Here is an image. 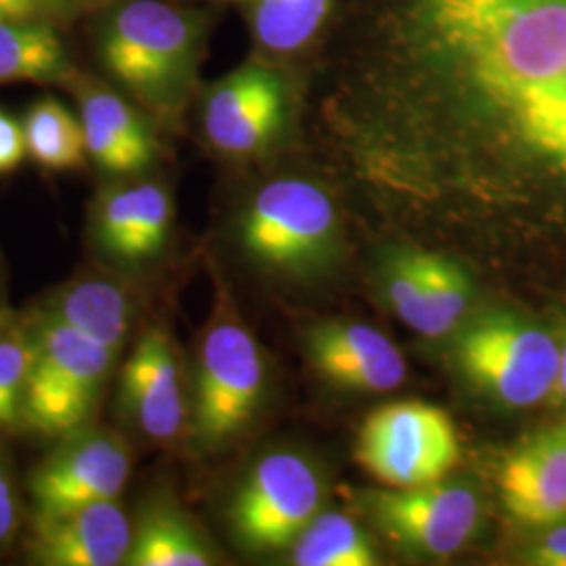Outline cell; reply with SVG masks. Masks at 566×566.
<instances>
[{
    "label": "cell",
    "instance_id": "6da1fadb",
    "mask_svg": "<svg viewBox=\"0 0 566 566\" xmlns=\"http://www.w3.org/2000/svg\"><path fill=\"white\" fill-rule=\"evenodd\" d=\"M202 41L198 13L163 0H128L102 21L97 53L105 72L137 99L172 109L191 86Z\"/></svg>",
    "mask_w": 566,
    "mask_h": 566
},
{
    "label": "cell",
    "instance_id": "7a4b0ae2",
    "mask_svg": "<svg viewBox=\"0 0 566 566\" xmlns=\"http://www.w3.org/2000/svg\"><path fill=\"white\" fill-rule=\"evenodd\" d=\"M34 340L21 418L41 434H74L91 420L118 355L49 315Z\"/></svg>",
    "mask_w": 566,
    "mask_h": 566
},
{
    "label": "cell",
    "instance_id": "3957f363",
    "mask_svg": "<svg viewBox=\"0 0 566 566\" xmlns=\"http://www.w3.org/2000/svg\"><path fill=\"white\" fill-rule=\"evenodd\" d=\"M465 376L510 407H531L556 388L560 346L535 325L514 317H486L468 327L458 343Z\"/></svg>",
    "mask_w": 566,
    "mask_h": 566
},
{
    "label": "cell",
    "instance_id": "277c9868",
    "mask_svg": "<svg viewBox=\"0 0 566 566\" xmlns=\"http://www.w3.org/2000/svg\"><path fill=\"white\" fill-rule=\"evenodd\" d=\"M460 458L455 426L443 409L420 401L386 405L364 422L357 460L395 489L439 483Z\"/></svg>",
    "mask_w": 566,
    "mask_h": 566
},
{
    "label": "cell",
    "instance_id": "5b68a950",
    "mask_svg": "<svg viewBox=\"0 0 566 566\" xmlns=\"http://www.w3.org/2000/svg\"><path fill=\"white\" fill-rule=\"evenodd\" d=\"M263 355L240 322L227 319L206 334L198 365L193 432L202 446L235 437L261 403Z\"/></svg>",
    "mask_w": 566,
    "mask_h": 566
},
{
    "label": "cell",
    "instance_id": "8992f818",
    "mask_svg": "<svg viewBox=\"0 0 566 566\" xmlns=\"http://www.w3.org/2000/svg\"><path fill=\"white\" fill-rule=\"evenodd\" d=\"M336 212L324 189L308 181L269 182L248 206L242 243L256 263L294 269L317 259L334 235Z\"/></svg>",
    "mask_w": 566,
    "mask_h": 566
},
{
    "label": "cell",
    "instance_id": "52a82bcc",
    "mask_svg": "<svg viewBox=\"0 0 566 566\" xmlns=\"http://www.w3.org/2000/svg\"><path fill=\"white\" fill-rule=\"evenodd\" d=\"M322 485L296 453H271L248 474L231 504V525L250 549H280L317 516Z\"/></svg>",
    "mask_w": 566,
    "mask_h": 566
},
{
    "label": "cell",
    "instance_id": "ba28073f",
    "mask_svg": "<svg viewBox=\"0 0 566 566\" xmlns=\"http://www.w3.org/2000/svg\"><path fill=\"white\" fill-rule=\"evenodd\" d=\"M128 476L130 451L120 437L103 430H78L30 476L36 518L118 500Z\"/></svg>",
    "mask_w": 566,
    "mask_h": 566
},
{
    "label": "cell",
    "instance_id": "9c48e42d",
    "mask_svg": "<svg viewBox=\"0 0 566 566\" xmlns=\"http://www.w3.org/2000/svg\"><path fill=\"white\" fill-rule=\"evenodd\" d=\"M374 512L386 533L426 556H449L479 525L476 495L458 485L405 486L376 495Z\"/></svg>",
    "mask_w": 566,
    "mask_h": 566
},
{
    "label": "cell",
    "instance_id": "30bf717a",
    "mask_svg": "<svg viewBox=\"0 0 566 566\" xmlns=\"http://www.w3.org/2000/svg\"><path fill=\"white\" fill-rule=\"evenodd\" d=\"M285 118V86L264 65H243L219 82L203 107L210 143L229 156H250L271 142Z\"/></svg>",
    "mask_w": 566,
    "mask_h": 566
},
{
    "label": "cell",
    "instance_id": "8fae6325",
    "mask_svg": "<svg viewBox=\"0 0 566 566\" xmlns=\"http://www.w3.org/2000/svg\"><path fill=\"white\" fill-rule=\"evenodd\" d=\"M133 526L118 500H105L36 518L32 554L49 566H116L126 563Z\"/></svg>",
    "mask_w": 566,
    "mask_h": 566
},
{
    "label": "cell",
    "instance_id": "7c38bea8",
    "mask_svg": "<svg viewBox=\"0 0 566 566\" xmlns=\"http://www.w3.org/2000/svg\"><path fill=\"white\" fill-rule=\"evenodd\" d=\"M122 407L143 434L172 441L185 422L181 371L163 329H147L122 369Z\"/></svg>",
    "mask_w": 566,
    "mask_h": 566
},
{
    "label": "cell",
    "instance_id": "4fadbf2b",
    "mask_svg": "<svg viewBox=\"0 0 566 566\" xmlns=\"http://www.w3.org/2000/svg\"><path fill=\"white\" fill-rule=\"evenodd\" d=\"M308 357L325 380L359 392H388L407 374L403 355L365 324H324L308 336Z\"/></svg>",
    "mask_w": 566,
    "mask_h": 566
},
{
    "label": "cell",
    "instance_id": "5bb4252c",
    "mask_svg": "<svg viewBox=\"0 0 566 566\" xmlns=\"http://www.w3.org/2000/svg\"><path fill=\"white\" fill-rule=\"evenodd\" d=\"M172 203L156 182L118 185L95 208V238L103 252L124 264L156 259L168 240Z\"/></svg>",
    "mask_w": 566,
    "mask_h": 566
},
{
    "label": "cell",
    "instance_id": "9a60e30c",
    "mask_svg": "<svg viewBox=\"0 0 566 566\" xmlns=\"http://www.w3.org/2000/svg\"><path fill=\"white\" fill-rule=\"evenodd\" d=\"M500 491L507 512L523 525L566 521V430L518 447L500 472Z\"/></svg>",
    "mask_w": 566,
    "mask_h": 566
},
{
    "label": "cell",
    "instance_id": "2e32d148",
    "mask_svg": "<svg viewBox=\"0 0 566 566\" xmlns=\"http://www.w3.org/2000/svg\"><path fill=\"white\" fill-rule=\"evenodd\" d=\"M82 126L88 158L107 175L130 177L156 160V139L142 114L107 88L84 93Z\"/></svg>",
    "mask_w": 566,
    "mask_h": 566
},
{
    "label": "cell",
    "instance_id": "e0dca14e",
    "mask_svg": "<svg viewBox=\"0 0 566 566\" xmlns=\"http://www.w3.org/2000/svg\"><path fill=\"white\" fill-rule=\"evenodd\" d=\"M44 315L118 355L128 338L133 304L118 283L81 280L61 290Z\"/></svg>",
    "mask_w": 566,
    "mask_h": 566
},
{
    "label": "cell",
    "instance_id": "ac0fdd59",
    "mask_svg": "<svg viewBox=\"0 0 566 566\" xmlns=\"http://www.w3.org/2000/svg\"><path fill=\"white\" fill-rule=\"evenodd\" d=\"M76 70L55 25L0 21V82L67 84Z\"/></svg>",
    "mask_w": 566,
    "mask_h": 566
},
{
    "label": "cell",
    "instance_id": "d6986e66",
    "mask_svg": "<svg viewBox=\"0 0 566 566\" xmlns=\"http://www.w3.org/2000/svg\"><path fill=\"white\" fill-rule=\"evenodd\" d=\"M212 563L200 535L170 507H149L133 528L128 566H206Z\"/></svg>",
    "mask_w": 566,
    "mask_h": 566
},
{
    "label": "cell",
    "instance_id": "ffe728a7",
    "mask_svg": "<svg viewBox=\"0 0 566 566\" xmlns=\"http://www.w3.org/2000/svg\"><path fill=\"white\" fill-rule=\"evenodd\" d=\"M23 135L28 156L42 168L67 172L86 164L88 151L82 120H76L57 99H42L28 112Z\"/></svg>",
    "mask_w": 566,
    "mask_h": 566
},
{
    "label": "cell",
    "instance_id": "44dd1931",
    "mask_svg": "<svg viewBox=\"0 0 566 566\" xmlns=\"http://www.w3.org/2000/svg\"><path fill=\"white\" fill-rule=\"evenodd\" d=\"M294 565L371 566L376 552L355 521L344 514L315 516L294 542Z\"/></svg>",
    "mask_w": 566,
    "mask_h": 566
},
{
    "label": "cell",
    "instance_id": "7402d4cb",
    "mask_svg": "<svg viewBox=\"0 0 566 566\" xmlns=\"http://www.w3.org/2000/svg\"><path fill=\"white\" fill-rule=\"evenodd\" d=\"M332 0H252L256 41L275 53H294L324 25Z\"/></svg>",
    "mask_w": 566,
    "mask_h": 566
},
{
    "label": "cell",
    "instance_id": "603a6c76",
    "mask_svg": "<svg viewBox=\"0 0 566 566\" xmlns=\"http://www.w3.org/2000/svg\"><path fill=\"white\" fill-rule=\"evenodd\" d=\"M422 277H424V306L428 319V338H441L449 334L470 304L472 285L464 271L439 254L420 252Z\"/></svg>",
    "mask_w": 566,
    "mask_h": 566
},
{
    "label": "cell",
    "instance_id": "cb8c5ba5",
    "mask_svg": "<svg viewBox=\"0 0 566 566\" xmlns=\"http://www.w3.org/2000/svg\"><path fill=\"white\" fill-rule=\"evenodd\" d=\"M34 353V334L11 332L0 338V428H9L21 418Z\"/></svg>",
    "mask_w": 566,
    "mask_h": 566
},
{
    "label": "cell",
    "instance_id": "d4e9b609",
    "mask_svg": "<svg viewBox=\"0 0 566 566\" xmlns=\"http://www.w3.org/2000/svg\"><path fill=\"white\" fill-rule=\"evenodd\" d=\"M516 147L566 179V84L516 137Z\"/></svg>",
    "mask_w": 566,
    "mask_h": 566
},
{
    "label": "cell",
    "instance_id": "484cf974",
    "mask_svg": "<svg viewBox=\"0 0 566 566\" xmlns=\"http://www.w3.org/2000/svg\"><path fill=\"white\" fill-rule=\"evenodd\" d=\"M388 301L403 324L426 336L424 277L420 252L405 250L388 266Z\"/></svg>",
    "mask_w": 566,
    "mask_h": 566
},
{
    "label": "cell",
    "instance_id": "4316f807",
    "mask_svg": "<svg viewBox=\"0 0 566 566\" xmlns=\"http://www.w3.org/2000/svg\"><path fill=\"white\" fill-rule=\"evenodd\" d=\"M105 4V0H0V21L60 25L82 18Z\"/></svg>",
    "mask_w": 566,
    "mask_h": 566
},
{
    "label": "cell",
    "instance_id": "83f0119b",
    "mask_svg": "<svg viewBox=\"0 0 566 566\" xmlns=\"http://www.w3.org/2000/svg\"><path fill=\"white\" fill-rule=\"evenodd\" d=\"M28 156L23 124L0 109V175L13 172Z\"/></svg>",
    "mask_w": 566,
    "mask_h": 566
},
{
    "label": "cell",
    "instance_id": "f1b7e54d",
    "mask_svg": "<svg viewBox=\"0 0 566 566\" xmlns=\"http://www.w3.org/2000/svg\"><path fill=\"white\" fill-rule=\"evenodd\" d=\"M526 560L531 565L566 566V526H556L531 547Z\"/></svg>",
    "mask_w": 566,
    "mask_h": 566
},
{
    "label": "cell",
    "instance_id": "f546056e",
    "mask_svg": "<svg viewBox=\"0 0 566 566\" xmlns=\"http://www.w3.org/2000/svg\"><path fill=\"white\" fill-rule=\"evenodd\" d=\"M18 523V502L4 465L0 464V542H4Z\"/></svg>",
    "mask_w": 566,
    "mask_h": 566
},
{
    "label": "cell",
    "instance_id": "4dcf8cb0",
    "mask_svg": "<svg viewBox=\"0 0 566 566\" xmlns=\"http://www.w3.org/2000/svg\"><path fill=\"white\" fill-rule=\"evenodd\" d=\"M554 392L566 401V338L563 346H560V371H558V380H556V388Z\"/></svg>",
    "mask_w": 566,
    "mask_h": 566
}]
</instances>
